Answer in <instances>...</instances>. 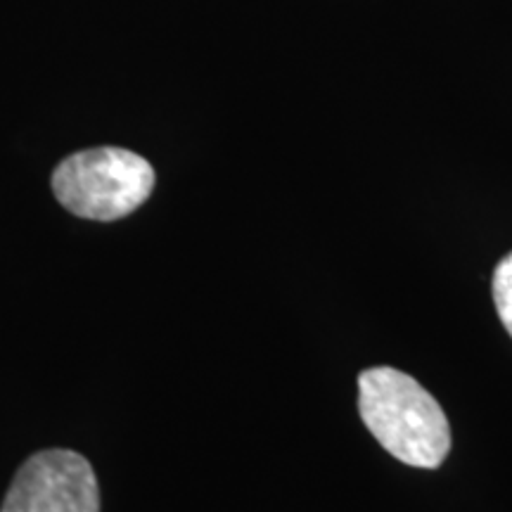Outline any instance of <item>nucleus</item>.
<instances>
[{
  "label": "nucleus",
  "instance_id": "nucleus-3",
  "mask_svg": "<svg viewBox=\"0 0 512 512\" xmlns=\"http://www.w3.org/2000/svg\"><path fill=\"white\" fill-rule=\"evenodd\" d=\"M0 512H100V486L81 453L50 448L17 470Z\"/></svg>",
  "mask_w": 512,
  "mask_h": 512
},
{
  "label": "nucleus",
  "instance_id": "nucleus-1",
  "mask_svg": "<svg viewBox=\"0 0 512 512\" xmlns=\"http://www.w3.org/2000/svg\"><path fill=\"white\" fill-rule=\"evenodd\" d=\"M358 413L396 460L434 470L451 448L444 408L418 380L396 368L377 366L358 377Z\"/></svg>",
  "mask_w": 512,
  "mask_h": 512
},
{
  "label": "nucleus",
  "instance_id": "nucleus-4",
  "mask_svg": "<svg viewBox=\"0 0 512 512\" xmlns=\"http://www.w3.org/2000/svg\"><path fill=\"white\" fill-rule=\"evenodd\" d=\"M491 287H494V304L498 318H501L503 328L512 337V252L503 256L501 264L496 266Z\"/></svg>",
  "mask_w": 512,
  "mask_h": 512
},
{
  "label": "nucleus",
  "instance_id": "nucleus-2",
  "mask_svg": "<svg viewBox=\"0 0 512 512\" xmlns=\"http://www.w3.org/2000/svg\"><path fill=\"white\" fill-rule=\"evenodd\" d=\"M155 188V169L124 147H93L62 159L53 171L57 202L74 216L117 221L143 207Z\"/></svg>",
  "mask_w": 512,
  "mask_h": 512
}]
</instances>
